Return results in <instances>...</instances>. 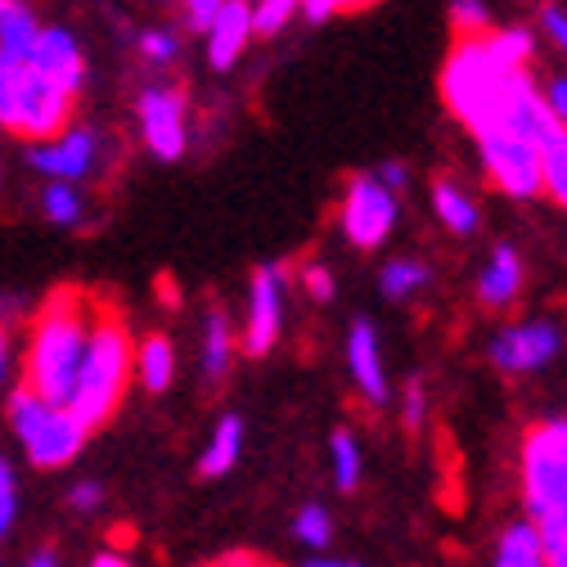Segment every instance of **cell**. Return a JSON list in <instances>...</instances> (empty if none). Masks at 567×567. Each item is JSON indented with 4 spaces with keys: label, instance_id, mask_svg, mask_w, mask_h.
I'll list each match as a JSON object with an SVG mask.
<instances>
[{
    "label": "cell",
    "instance_id": "1",
    "mask_svg": "<svg viewBox=\"0 0 567 567\" xmlns=\"http://www.w3.org/2000/svg\"><path fill=\"white\" fill-rule=\"evenodd\" d=\"M91 316H95V298L63 284L54 289L28 329L23 342V388L41 392L45 401H68L82 365V351H86V333H91Z\"/></svg>",
    "mask_w": 567,
    "mask_h": 567
},
{
    "label": "cell",
    "instance_id": "2",
    "mask_svg": "<svg viewBox=\"0 0 567 567\" xmlns=\"http://www.w3.org/2000/svg\"><path fill=\"white\" fill-rule=\"evenodd\" d=\"M131 379H135V338H131L122 311H113L109 302H95L82 365H78L73 392H68L63 405L73 410V419L86 433H95L122 410Z\"/></svg>",
    "mask_w": 567,
    "mask_h": 567
},
{
    "label": "cell",
    "instance_id": "3",
    "mask_svg": "<svg viewBox=\"0 0 567 567\" xmlns=\"http://www.w3.org/2000/svg\"><path fill=\"white\" fill-rule=\"evenodd\" d=\"M532 82L527 68H505L491 54L486 32L482 37H460L442 63V100L455 113V122L473 135L501 126L509 100Z\"/></svg>",
    "mask_w": 567,
    "mask_h": 567
},
{
    "label": "cell",
    "instance_id": "4",
    "mask_svg": "<svg viewBox=\"0 0 567 567\" xmlns=\"http://www.w3.org/2000/svg\"><path fill=\"white\" fill-rule=\"evenodd\" d=\"M523 509L540 527L545 549L567 545V419H540L518 446Z\"/></svg>",
    "mask_w": 567,
    "mask_h": 567
},
{
    "label": "cell",
    "instance_id": "5",
    "mask_svg": "<svg viewBox=\"0 0 567 567\" xmlns=\"http://www.w3.org/2000/svg\"><path fill=\"white\" fill-rule=\"evenodd\" d=\"M6 414H10V433L23 446L28 464L32 468H45V473L50 468H68V464L82 455V446L91 437L82 423L73 419V410L59 405V401H45L41 392H32L23 383L10 392Z\"/></svg>",
    "mask_w": 567,
    "mask_h": 567
},
{
    "label": "cell",
    "instance_id": "6",
    "mask_svg": "<svg viewBox=\"0 0 567 567\" xmlns=\"http://www.w3.org/2000/svg\"><path fill=\"white\" fill-rule=\"evenodd\" d=\"M396 217H401L396 189H388L379 176L357 172L347 181L342 203H338V221H342V235H347L351 248H361V252L383 248L396 230Z\"/></svg>",
    "mask_w": 567,
    "mask_h": 567
},
{
    "label": "cell",
    "instance_id": "7",
    "mask_svg": "<svg viewBox=\"0 0 567 567\" xmlns=\"http://www.w3.org/2000/svg\"><path fill=\"white\" fill-rule=\"evenodd\" d=\"M477 140V158L491 176V185L501 189L505 198H540L545 194V181H540V145H532V140L505 131V126H491Z\"/></svg>",
    "mask_w": 567,
    "mask_h": 567
},
{
    "label": "cell",
    "instance_id": "8",
    "mask_svg": "<svg viewBox=\"0 0 567 567\" xmlns=\"http://www.w3.org/2000/svg\"><path fill=\"white\" fill-rule=\"evenodd\" d=\"M284 316H289V266L266 261L248 279V316H244V333H239L244 357H252V361L270 357L284 333Z\"/></svg>",
    "mask_w": 567,
    "mask_h": 567
},
{
    "label": "cell",
    "instance_id": "9",
    "mask_svg": "<svg viewBox=\"0 0 567 567\" xmlns=\"http://www.w3.org/2000/svg\"><path fill=\"white\" fill-rule=\"evenodd\" d=\"M563 329L554 320H518L491 338V365L501 374H540L558 361Z\"/></svg>",
    "mask_w": 567,
    "mask_h": 567
},
{
    "label": "cell",
    "instance_id": "10",
    "mask_svg": "<svg viewBox=\"0 0 567 567\" xmlns=\"http://www.w3.org/2000/svg\"><path fill=\"white\" fill-rule=\"evenodd\" d=\"M68 122H73V95L59 91L45 73L23 59V73H19V104H14V131L23 140H54Z\"/></svg>",
    "mask_w": 567,
    "mask_h": 567
},
{
    "label": "cell",
    "instance_id": "11",
    "mask_svg": "<svg viewBox=\"0 0 567 567\" xmlns=\"http://www.w3.org/2000/svg\"><path fill=\"white\" fill-rule=\"evenodd\" d=\"M140 117V135H145V150L158 163H176L189 150V122H185V95L181 86H145L135 104Z\"/></svg>",
    "mask_w": 567,
    "mask_h": 567
},
{
    "label": "cell",
    "instance_id": "12",
    "mask_svg": "<svg viewBox=\"0 0 567 567\" xmlns=\"http://www.w3.org/2000/svg\"><path fill=\"white\" fill-rule=\"evenodd\" d=\"M100 154H104L100 131L68 122L54 140H37V145L28 150V167L50 176V181H78L82 185L100 167Z\"/></svg>",
    "mask_w": 567,
    "mask_h": 567
},
{
    "label": "cell",
    "instance_id": "13",
    "mask_svg": "<svg viewBox=\"0 0 567 567\" xmlns=\"http://www.w3.org/2000/svg\"><path fill=\"white\" fill-rule=\"evenodd\" d=\"M347 374L370 405H388L392 388H388V365H383V342L370 320H357L347 329Z\"/></svg>",
    "mask_w": 567,
    "mask_h": 567
},
{
    "label": "cell",
    "instance_id": "14",
    "mask_svg": "<svg viewBox=\"0 0 567 567\" xmlns=\"http://www.w3.org/2000/svg\"><path fill=\"white\" fill-rule=\"evenodd\" d=\"M28 63L37 68V73H45L59 91H68L78 100L82 82H86V59H82V45L73 32H63V28H41L37 45L28 50Z\"/></svg>",
    "mask_w": 567,
    "mask_h": 567
},
{
    "label": "cell",
    "instance_id": "15",
    "mask_svg": "<svg viewBox=\"0 0 567 567\" xmlns=\"http://www.w3.org/2000/svg\"><path fill=\"white\" fill-rule=\"evenodd\" d=\"M523 284H527V266L518 257L514 244H495L486 266L477 270V302L491 311H509L523 298Z\"/></svg>",
    "mask_w": 567,
    "mask_h": 567
},
{
    "label": "cell",
    "instance_id": "16",
    "mask_svg": "<svg viewBox=\"0 0 567 567\" xmlns=\"http://www.w3.org/2000/svg\"><path fill=\"white\" fill-rule=\"evenodd\" d=\"M248 41H252V6L248 0H226L221 14L207 28V63L217 68V73H226V68L239 63Z\"/></svg>",
    "mask_w": 567,
    "mask_h": 567
},
{
    "label": "cell",
    "instance_id": "17",
    "mask_svg": "<svg viewBox=\"0 0 567 567\" xmlns=\"http://www.w3.org/2000/svg\"><path fill=\"white\" fill-rule=\"evenodd\" d=\"M235 351H239V338H235L226 311H212L207 324H203V347H198V374H203L207 388H217L230 374Z\"/></svg>",
    "mask_w": 567,
    "mask_h": 567
},
{
    "label": "cell",
    "instance_id": "18",
    "mask_svg": "<svg viewBox=\"0 0 567 567\" xmlns=\"http://www.w3.org/2000/svg\"><path fill=\"white\" fill-rule=\"evenodd\" d=\"M244 460V419L239 414H221L217 429H212L203 455H198V473L207 482H217L226 473H235V464Z\"/></svg>",
    "mask_w": 567,
    "mask_h": 567
},
{
    "label": "cell",
    "instance_id": "19",
    "mask_svg": "<svg viewBox=\"0 0 567 567\" xmlns=\"http://www.w3.org/2000/svg\"><path fill=\"white\" fill-rule=\"evenodd\" d=\"M491 567H549V549L540 540V527L532 518L523 523H509L495 540V554H491Z\"/></svg>",
    "mask_w": 567,
    "mask_h": 567
},
{
    "label": "cell",
    "instance_id": "20",
    "mask_svg": "<svg viewBox=\"0 0 567 567\" xmlns=\"http://www.w3.org/2000/svg\"><path fill=\"white\" fill-rule=\"evenodd\" d=\"M135 379L145 392H167L176 383V347L163 333H145L135 342Z\"/></svg>",
    "mask_w": 567,
    "mask_h": 567
},
{
    "label": "cell",
    "instance_id": "21",
    "mask_svg": "<svg viewBox=\"0 0 567 567\" xmlns=\"http://www.w3.org/2000/svg\"><path fill=\"white\" fill-rule=\"evenodd\" d=\"M433 212H437V221L451 230V235H477V226H482V212H477V203H473V194L464 189V185H455V181H446V176H437L433 181Z\"/></svg>",
    "mask_w": 567,
    "mask_h": 567
},
{
    "label": "cell",
    "instance_id": "22",
    "mask_svg": "<svg viewBox=\"0 0 567 567\" xmlns=\"http://www.w3.org/2000/svg\"><path fill=\"white\" fill-rule=\"evenodd\" d=\"M429 284H433V270L419 257H392L379 275V289H383L388 302H410V298H419L423 289H429Z\"/></svg>",
    "mask_w": 567,
    "mask_h": 567
},
{
    "label": "cell",
    "instance_id": "23",
    "mask_svg": "<svg viewBox=\"0 0 567 567\" xmlns=\"http://www.w3.org/2000/svg\"><path fill=\"white\" fill-rule=\"evenodd\" d=\"M41 212H45V221L50 226H63V230H73L86 221V198L78 189V181H54L41 189Z\"/></svg>",
    "mask_w": 567,
    "mask_h": 567
},
{
    "label": "cell",
    "instance_id": "24",
    "mask_svg": "<svg viewBox=\"0 0 567 567\" xmlns=\"http://www.w3.org/2000/svg\"><path fill=\"white\" fill-rule=\"evenodd\" d=\"M329 477L342 495H351L365 477V455H361V442L351 433H333L329 437Z\"/></svg>",
    "mask_w": 567,
    "mask_h": 567
},
{
    "label": "cell",
    "instance_id": "25",
    "mask_svg": "<svg viewBox=\"0 0 567 567\" xmlns=\"http://www.w3.org/2000/svg\"><path fill=\"white\" fill-rule=\"evenodd\" d=\"M41 28H37V14L23 6V0H14V6L0 14V50L14 54V59H28V50L37 45Z\"/></svg>",
    "mask_w": 567,
    "mask_h": 567
},
{
    "label": "cell",
    "instance_id": "26",
    "mask_svg": "<svg viewBox=\"0 0 567 567\" xmlns=\"http://www.w3.org/2000/svg\"><path fill=\"white\" fill-rule=\"evenodd\" d=\"M486 45H491V54L501 59L505 68H527L532 59H536V32L532 28H491L486 32Z\"/></svg>",
    "mask_w": 567,
    "mask_h": 567
},
{
    "label": "cell",
    "instance_id": "27",
    "mask_svg": "<svg viewBox=\"0 0 567 567\" xmlns=\"http://www.w3.org/2000/svg\"><path fill=\"white\" fill-rule=\"evenodd\" d=\"M540 181H545V194L567 212V131H558L540 150Z\"/></svg>",
    "mask_w": 567,
    "mask_h": 567
},
{
    "label": "cell",
    "instance_id": "28",
    "mask_svg": "<svg viewBox=\"0 0 567 567\" xmlns=\"http://www.w3.org/2000/svg\"><path fill=\"white\" fill-rule=\"evenodd\" d=\"M293 536H298V545H307L316 554L329 549V540H333V514L324 505H302L293 514Z\"/></svg>",
    "mask_w": 567,
    "mask_h": 567
},
{
    "label": "cell",
    "instance_id": "29",
    "mask_svg": "<svg viewBox=\"0 0 567 567\" xmlns=\"http://www.w3.org/2000/svg\"><path fill=\"white\" fill-rule=\"evenodd\" d=\"M451 28L455 37H482L495 28V14L486 0H451Z\"/></svg>",
    "mask_w": 567,
    "mask_h": 567
},
{
    "label": "cell",
    "instance_id": "30",
    "mask_svg": "<svg viewBox=\"0 0 567 567\" xmlns=\"http://www.w3.org/2000/svg\"><path fill=\"white\" fill-rule=\"evenodd\" d=\"M298 6H302V0H257V6H252V32L257 37H275L279 28H289Z\"/></svg>",
    "mask_w": 567,
    "mask_h": 567
},
{
    "label": "cell",
    "instance_id": "31",
    "mask_svg": "<svg viewBox=\"0 0 567 567\" xmlns=\"http://www.w3.org/2000/svg\"><path fill=\"white\" fill-rule=\"evenodd\" d=\"M14 523H19V473L0 455V540L14 532Z\"/></svg>",
    "mask_w": 567,
    "mask_h": 567
},
{
    "label": "cell",
    "instance_id": "32",
    "mask_svg": "<svg viewBox=\"0 0 567 567\" xmlns=\"http://www.w3.org/2000/svg\"><path fill=\"white\" fill-rule=\"evenodd\" d=\"M140 54H145V63H154V68H167L181 54V37L163 32V28H150L145 37H140Z\"/></svg>",
    "mask_w": 567,
    "mask_h": 567
},
{
    "label": "cell",
    "instance_id": "33",
    "mask_svg": "<svg viewBox=\"0 0 567 567\" xmlns=\"http://www.w3.org/2000/svg\"><path fill=\"white\" fill-rule=\"evenodd\" d=\"M423 419H429V388H423L419 379H410L405 392H401V423H405L410 433H419Z\"/></svg>",
    "mask_w": 567,
    "mask_h": 567
},
{
    "label": "cell",
    "instance_id": "34",
    "mask_svg": "<svg viewBox=\"0 0 567 567\" xmlns=\"http://www.w3.org/2000/svg\"><path fill=\"white\" fill-rule=\"evenodd\" d=\"M302 289H307V298L311 302H333V293H338V284H333V270L324 266V261H311V266H302Z\"/></svg>",
    "mask_w": 567,
    "mask_h": 567
},
{
    "label": "cell",
    "instance_id": "35",
    "mask_svg": "<svg viewBox=\"0 0 567 567\" xmlns=\"http://www.w3.org/2000/svg\"><path fill=\"white\" fill-rule=\"evenodd\" d=\"M68 505H73L78 514H95V509L104 505V486H100L95 477H82V482H73V491H68Z\"/></svg>",
    "mask_w": 567,
    "mask_h": 567
},
{
    "label": "cell",
    "instance_id": "36",
    "mask_svg": "<svg viewBox=\"0 0 567 567\" xmlns=\"http://www.w3.org/2000/svg\"><path fill=\"white\" fill-rule=\"evenodd\" d=\"M540 32L554 41V50L567 59V10L558 6H540Z\"/></svg>",
    "mask_w": 567,
    "mask_h": 567
},
{
    "label": "cell",
    "instance_id": "37",
    "mask_svg": "<svg viewBox=\"0 0 567 567\" xmlns=\"http://www.w3.org/2000/svg\"><path fill=\"white\" fill-rule=\"evenodd\" d=\"M221 6H226V0H181L185 23H189L194 32H207V28H212V19L221 14Z\"/></svg>",
    "mask_w": 567,
    "mask_h": 567
},
{
    "label": "cell",
    "instance_id": "38",
    "mask_svg": "<svg viewBox=\"0 0 567 567\" xmlns=\"http://www.w3.org/2000/svg\"><path fill=\"white\" fill-rule=\"evenodd\" d=\"M540 95H545V104L554 109V117H558V122L567 126V73H558V78H549Z\"/></svg>",
    "mask_w": 567,
    "mask_h": 567
},
{
    "label": "cell",
    "instance_id": "39",
    "mask_svg": "<svg viewBox=\"0 0 567 567\" xmlns=\"http://www.w3.org/2000/svg\"><path fill=\"white\" fill-rule=\"evenodd\" d=\"M347 10H351V0H302V14H307L311 23H324V19L347 14Z\"/></svg>",
    "mask_w": 567,
    "mask_h": 567
},
{
    "label": "cell",
    "instance_id": "40",
    "mask_svg": "<svg viewBox=\"0 0 567 567\" xmlns=\"http://www.w3.org/2000/svg\"><path fill=\"white\" fill-rule=\"evenodd\" d=\"M374 176H379V181H383L388 189H396V194H401V189L410 185V172H405V163H383V167H379Z\"/></svg>",
    "mask_w": 567,
    "mask_h": 567
},
{
    "label": "cell",
    "instance_id": "41",
    "mask_svg": "<svg viewBox=\"0 0 567 567\" xmlns=\"http://www.w3.org/2000/svg\"><path fill=\"white\" fill-rule=\"evenodd\" d=\"M10 370H14V338L6 324H0V383L10 379Z\"/></svg>",
    "mask_w": 567,
    "mask_h": 567
},
{
    "label": "cell",
    "instance_id": "42",
    "mask_svg": "<svg viewBox=\"0 0 567 567\" xmlns=\"http://www.w3.org/2000/svg\"><path fill=\"white\" fill-rule=\"evenodd\" d=\"M207 567H275V563H266V558H257V554H226V558L207 563Z\"/></svg>",
    "mask_w": 567,
    "mask_h": 567
},
{
    "label": "cell",
    "instance_id": "43",
    "mask_svg": "<svg viewBox=\"0 0 567 567\" xmlns=\"http://www.w3.org/2000/svg\"><path fill=\"white\" fill-rule=\"evenodd\" d=\"M91 567H135V558L122 554V549H100V554L91 558Z\"/></svg>",
    "mask_w": 567,
    "mask_h": 567
},
{
    "label": "cell",
    "instance_id": "44",
    "mask_svg": "<svg viewBox=\"0 0 567 567\" xmlns=\"http://www.w3.org/2000/svg\"><path fill=\"white\" fill-rule=\"evenodd\" d=\"M302 567H361V563H351V558H329V554L320 549V554H316V558H307Z\"/></svg>",
    "mask_w": 567,
    "mask_h": 567
},
{
    "label": "cell",
    "instance_id": "45",
    "mask_svg": "<svg viewBox=\"0 0 567 567\" xmlns=\"http://www.w3.org/2000/svg\"><path fill=\"white\" fill-rule=\"evenodd\" d=\"M23 567H59V554L54 549H32Z\"/></svg>",
    "mask_w": 567,
    "mask_h": 567
},
{
    "label": "cell",
    "instance_id": "46",
    "mask_svg": "<svg viewBox=\"0 0 567 567\" xmlns=\"http://www.w3.org/2000/svg\"><path fill=\"white\" fill-rule=\"evenodd\" d=\"M549 567H567V545H558V549H549Z\"/></svg>",
    "mask_w": 567,
    "mask_h": 567
},
{
    "label": "cell",
    "instance_id": "47",
    "mask_svg": "<svg viewBox=\"0 0 567 567\" xmlns=\"http://www.w3.org/2000/svg\"><path fill=\"white\" fill-rule=\"evenodd\" d=\"M365 6H374V0H351V10H347V14H357V10H365Z\"/></svg>",
    "mask_w": 567,
    "mask_h": 567
},
{
    "label": "cell",
    "instance_id": "48",
    "mask_svg": "<svg viewBox=\"0 0 567 567\" xmlns=\"http://www.w3.org/2000/svg\"><path fill=\"white\" fill-rule=\"evenodd\" d=\"M10 6H14V0H0V14H6V10H10Z\"/></svg>",
    "mask_w": 567,
    "mask_h": 567
},
{
    "label": "cell",
    "instance_id": "49",
    "mask_svg": "<svg viewBox=\"0 0 567 567\" xmlns=\"http://www.w3.org/2000/svg\"><path fill=\"white\" fill-rule=\"evenodd\" d=\"M0 567H6V563H0Z\"/></svg>",
    "mask_w": 567,
    "mask_h": 567
}]
</instances>
